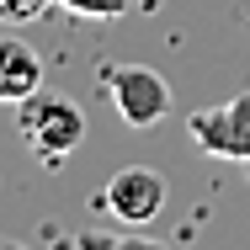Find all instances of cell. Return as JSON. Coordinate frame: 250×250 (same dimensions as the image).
<instances>
[{
  "mask_svg": "<svg viewBox=\"0 0 250 250\" xmlns=\"http://www.w3.org/2000/svg\"><path fill=\"white\" fill-rule=\"evenodd\" d=\"M16 133L43 165H64L85 139V112L69 96H53V91L38 85L32 96L16 101Z\"/></svg>",
  "mask_w": 250,
  "mask_h": 250,
  "instance_id": "1",
  "label": "cell"
},
{
  "mask_svg": "<svg viewBox=\"0 0 250 250\" xmlns=\"http://www.w3.org/2000/svg\"><path fill=\"white\" fill-rule=\"evenodd\" d=\"M101 85H106V96L128 128H154L170 112V80L154 64H106Z\"/></svg>",
  "mask_w": 250,
  "mask_h": 250,
  "instance_id": "2",
  "label": "cell"
},
{
  "mask_svg": "<svg viewBox=\"0 0 250 250\" xmlns=\"http://www.w3.org/2000/svg\"><path fill=\"white\" fill-rule=\"evenodd\" d=\"M187 133L202 154L213 160H234V165H250V91L229 96L224 106H202L187 117Z\"/></svg>",
  "mask_w": 250,
  "mask_h": 250,
  "instance_id": "3",
  "label": "cell"
},
{
  "mask_svg": "<svg viewBox=\"0 0 250 250\" xmlns=\"http://www.w3.org/2000/svg\"><path fill=\"white\" fill-rule=\"evenodd\" d=\"M101 213H112L117 224H154L165 213V176L149 165H123L106 187H101Z\"/></svg>",
  "mask_w": 250,
  "mask_h": 250,
  "instance_id": "4",
  "label": "cell"
},
{
  "mask_svg": "<svg viewBox=\"0 0 250 250\" xmlns=\"http://www.w3.org/2000/svg\"><path fill=\"white\" fill-rule=\"evenodd\" d=\"M43 85V59L27 38H0V106H16L21 96H32Z\"/></svg>",
  "mask_w": 250,
  "mask_h": 250,
  "instance_id": "5",
  "label": "cell"
},
{
  "mask_svg": "<svg viewBox=\"0 0 250 250\" xmlns=\"http://www.w3.org/2000/svg\"><path fill=\"white\" fill-rule=\"evenodd\" d=\"M69 16H85V21H117L133 0H59Z\"/></svg>",
  "mask_w": 250,
  "mask_h": 250,
  "instance_id": "6",
  "label": "cell"
},
{
  "mask_svg": "<svg viewBox=\"0 0 250 250\" xmlns=\"http://www.w3.org/2000/svg\"><path fill=\"white\" fill-rule=\"evenodd\" d=\"M53 0H0V27H27L48 11Z\"/></svg>",
  "mask_w": 250,
  "mask_h": 250,
  "instance_id": "7",
  "label": "cell"
}]
</instances>
